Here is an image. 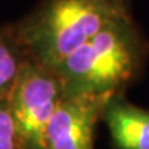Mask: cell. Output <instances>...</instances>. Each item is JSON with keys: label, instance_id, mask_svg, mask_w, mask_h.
<instances>
[{"label": "cell", "instance_id": "cell-4", "mask_svg": "<svg viewBox=\"0 0 149 149\" xmlns=\"http://www.w3.org/2000/svg\"><path fill=\"white\" fill-rule=\"evenodd\" d=\"M111 98L113 97L77 95L64 98L47 127L44 149H94L97 124L102 120Z\"/></svg>", "mask_w": 149, "mask_h": 149}, {"label": "cell", "instance_id": "cell-7", "mask_svg": "<svg viewBox=\"0 0 149 149\" xmlns=\"http://www.w3.org/2000/svg\"><path fill=\"white\" fill-rule=\"evenodd\" d=\"M0 149H21L7 100H0Z\"/></svg>", "mask_w": 149, "mask_h": 149}, {"label": "cell", "instance_id": "cell-6", "mask_svg": "<svg viewBox=\"0 0 149 149\" xmlns=\"http://www.w3.org/2000/svg\"><path fill=\"white\" fill-rule=\"evenodd\" d=\"M26 55L10 28H0V100H7Z\"/></svg>", "mask_w": 149, "mask_h": 149}, {"label": "cell", "instance_id": "cell-1", "mask_svg": "<svg viewBox=\"0 0 149 149\" xmlns=\"http://www.w3.org/2000/svg\"><path fill=\"white\" fill-rule=\"evenodd\" d=\"M128 15L130 0H43L13 31L26 58L54 72L84 43Z\"/></svg>", "mask_w": 149, "mask_h": 149}, {"label": "cell", "instance_id": "cell-2", "mask_svg": "<svg viewBox=\"0 0 149 149\" xmlns=\"http://www.w3.org/2000/svg\"><path fill=\"white\" fill-rule=\"evenodd\" d=\"M145 42L131 15L124 17L84 43L54 69L64 98L120 95L138 74Z\"/></svg>", "mask_w": 149, "mask_h": 149}, {"label": "cell", "instance_id": "cell-5", "mask_svg": "<svg viewBox=\"0 0 149 149\" xmlns=\"http://www.w3.org/2000/svg\"><path fill=\"white\" fill-rule=\"evenodd\" d=\"M102 120L116 149H149L148 109L116 95L107 104Z\"/></svg>", "mask_w": 149, "mask_h": 149}, {"label": "cell", "instance_id": "cell-3", "mask_svg": "<svg viewBox=\"0 0 149 149\" xmlns=\"http://www.w3.org/2000/svg\"><path fill=\"white\" fill-rule=\"evenodd\" d=\"M62 100L57 74L25 59L7 98L21 149H44L47 127Z\"/></svg>", "mask_w": 149, "mask_h": 149}]
</instances>
